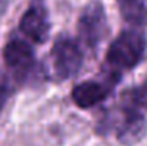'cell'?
I'll return each instance as SVG.
<instances>
[{"label": "cell", "instance_id": "5", "mask_svg": "<svg viewBox=\"0 0 147 146\" xmlns=\"http://www.w3.org/2000/svg\"><path fill=\"white\" fill-rule=\"evenodd\" d=\"M3 61L17 80H25L36 69L33 49L30 44L19 38H13L3 49Z\"/></svg>", "mask_w": 147, "mask_h": 146}, {"label": "cell", "instance_id": "1", "mask_svg": "<svg viewBox=\"0 0 147 146\" xmlns=\"http://www.w3.org/2000/svg\"><path fill=\"white\" fill-rule=\"evenodd\" d=\"M146 47L147 39L142 29L131 27L121 32L107 50L103 75L114 82H119L122 72L135 68L142 60Z\"/></svg>", "mask_w": 147, "mask_h": 146}, {"label": "cell", "instance_id": "3", "mask_svg": "<svg viewBox=\"0 0 147 146\" xmlns=\"http://www.w3.org/2000/svg\"><path fill=\"white\" fill-rule=\"evenodd\" d=\"M80 43L94 50L107 33V14L102 2L92 0L83 8L77 25Z\"/></svg>", "mask_w": 147, "mask_h": 146}, {"label": "cell", "instance_id": "9", "mask_svg": "<svg viewBox=\"0 0 147 146\" xmlns=\"http://www.w3.org/2000/svg\"><path fill=\"white\" fill-rule=\"evenodd\" d=\"M13 93V83L11 79L5 74H0V113H2L3 107H5L8 97Z\"/></svg>", "mask_w": 147, "mask_h": 146}, {"label": "cell", "instance_id": "8", "mask_svg": "<svg viewBox=\"0 0 147 146\" xmlns=\"http://www.w3.org/2000/svg\"><path fill=\"white\" fill-rule=\"evenodd\" d=\"M122 19L131 27H142L147 24V2L144 0H116Z\"/></svg>", "mask_w": 147, "mask_h": 146}, {"label": "cell", "instance_id": "7", "mask_svg": "<svg viewBox=\"0 0 147 146\" xmlns=\"http://www.w3.org/2000/svg\"><path fill=\"white\" fill-rule=\"evenodd\" d=\"M119 110L124 113L144 116V113L147 112V77L141 85L128 88L127 91L122 93Z\"/></svg>", "mask_w": 147, "mask_h": 146}, {"label": "cell", "instance_id": "10", "mask_svg": "<svg viewBox=\"0 0 147 146\" xmlns=\"http://www.w3.org/2000/svg\"><path fill=\"white\" fill-rule=\"evenodd\" d=\"M144 2H147V0H144Z\"/></svg>", "mask_w": 147, "mask_h": 146}, {"label": "cell", "instance_id": "4", "mask_svg": "<svg viewBox=\"0 0 147 146\" xmlns=\"http://www.w3.org/2000/svg\"><path fill=\"white\" fill-rule=\"evenodd\" d=\"M19 30L24 36L36 44H42L47 41L50 33V20L44 0H30L25 13L19 20Z\"/></svg>", "mask_w": 147, "mask_h": 146}, {"label": "cell", "instance_id": "6", "mask_svg": "<svg viewBox=\"0 0 147 146\" xmlns=\"http://www.w3.org/2000/svg\"><path fill=\"white\" fill-rule=\"evenodd\" d=\"M117 82L105 77L102 80H88L82 82L74 86L72 90V101L80 109H92L94 105L100 104L107 99L110 91L114 88Z\"/></svg>", "mask_w": 147, "mask_h": 146}, {"label": "cell", "instance_id": "2", "mask_svg": "<svg viewBox=\"0 0 147 146\" xmlns=\"http://www.w3.org/2000/svg\"><path fill=\"white\" fill-rule=\"evenodd\" d=\"M53 74L58 80H66L78 72L83 65V50L78 41L67 35H61L55 39L50 52Z\"/></svg>", "mask_w": 147, "mask_h": 146}]
</instances>
